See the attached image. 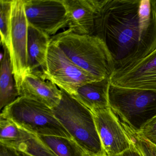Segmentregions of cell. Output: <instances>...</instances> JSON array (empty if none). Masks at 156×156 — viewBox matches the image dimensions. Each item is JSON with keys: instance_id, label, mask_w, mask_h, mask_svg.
<instances>
[{"instance_id": "3957f363", "label": "cell", "mask_w": 156, "mask_h": 156, "mask_svg": "<svg viewBox=\"0 0 156 156\" xmlns=\"http://www.w3.org/2000/svg\"><path fill=\"white\" fill-rule=\"evenodd\" d=\"M61 90V101L52 108L55 117L85 152L106 155L98 133L93 112L72 95Z\"/></svg>"}, {"instance_id": "ffe728a7", "label": "cell", "mask_w": 156, "mask_h": 156, "mask_svg": "<svg viewBox=\"0 0 156 156\" xmlns=\"http://www.w3.org/2000/svg\"><path fill=\"white\" fill-rule=\"evenodd\" d=\"M137 133L156 146V116L148 122Z\"/></svg>"}, {"instance_id": "ac0fdd59", "label": "cell", "mask_w": 156, "mask_h": 156, "mask_svg": "<svg viewBox=\"0 0 156 156\" xmlns=\"http://www.w3.org/2000/svg\"><path fill=\"white\" fill-rule=\"evenodd\" d=\"M12 0H0V30L1 43L10 48Z\"/></svg>"}, {"instance_id": "d6986e66", "label": "cell", "mask_w": 156, "mask_h": 156, "mask_svg": "<svg viewBox=\"0 0 156 156\" xmlns=\"http://www.w3.org/2000/svg\"><path fill=\"white\" fill-rule=\"evenodd\" d=\"M20 130V128L13 121L0 117V144H4L17 139Z\"/></svg>"}, {"instance_id": "8992f818", "label": "cell", "mask_w": 156, "mask_h": 156, "mask_svg": "<svg viewBox=\"0 0 156 156\" xmlns=\"http://www.w3.org/2000/svg\"><path fill=\"white\" fill-rule=\"evenodd\" d=\"M41 73L44 79L52 82L72 96L80 87L99 81L74 63L51 41L48 49L46 66Z\"/></svg>"}, {"instance_id": "cb8c5ba5", "label": "cell", "mask_w": 156, "mask_h": 156, "mask_svg": "<svg viewBox=\"0 0 156 156\" xmlns=\"http://www.w3.org/2000/svg\"><path fill=\"white\" fill-rule=\"evenodd\" d=\"M23 156H30L29 155H27V154H24V153H23Z\"/></svg>"}, {"instance_id": "7c38bea8", "label": "cell", "mask_w": 156, "mask_h": 156, "mask_svg": "<svg viewBox=\"0 0 156 156\" xmlns=\"http://www.w3.org/2000/svg\"><path fill=\"white\" fill-rule=\"evenodd\" d=\"M20 97H24L44 104L51 108L57 106L62 99L61 89L42 76L41 71L28 73L19 89Z\"/></svg>"}, {"instance_id": "7a4b0ae2", "label": "cell", "mask_w": 156, "mask_h": 156, "mask_svg": "<svg viewBox=\"0 0 156 156\" xmlns=\"http://www.w3.org/2000/svg\"><path fill=\"white\" fill-rule=\"evenodd\" d=\"M51 41L74 63L98 80L111 78L115 71L113 59L97 36L76 34L67 30L53 36Z\"/></svg>"}, {"instance_id": "6da1fadb", "label": "cell", "mask_w": 156, "mask_h": 156, "mask_svg": "<svg viewBox=\"0 0 156 156\" xmlns=\"http://www.w3.org/2000/svg\"><path fill=\"white\" fill-rule=\"evenodd\" d=\"M93 35L106 45L113 74L129 69L156 49V0H105Z\"/></svg>"}, {"instance_id": "277c9868", "label": "cell", "mask_w": 156, "mask_h": 156, "mask_svg": "<svg viewBox=\"0 0 156 156\" xmlns=\"http://www.w3.org/2000/svg\"><path fill=\"white\" fill-rule=\"evenodd\" d=\"M109 108L122 124L139 133L156 116V91L110 84Z\"/></svg>"}, {"instance_id": "7402d4cb", "label": "cell", "mask_w": 156, "mask_h": 156, "mask_svg": "<svg viewBox=\"0 0 156 156\" xmlns=\"http://www.w3.org/2000/svg\"><path fill=\"white\" fill-rule=\"evenodd\" d=\"M115 156H143L138 150L131 143L130 148L121 154Z\"/></svg>"}, {"instance_id": "2e32d148", "label": "cell", "mask_w": 156, "mask_h": 156, "mask_svg": "<svg viewBox=\"0 0 156 156\" xmlns=\"http://www.w3.org/2000/svg\"><path fill=\"white\" fill-rule=\"evenodd\" d=\"M20 129V134L17 139L2 145L30 156H57L38 136Z\"/></svg>"}, {"instance_id": "ba28073f", "label": "cell", "mask_w": 156, "mask_h": 156, "mask_svg": "<svg viewBox=\"0 0 156 156\" xmlns=\"http://www.w3.org/2000/svg\"><path fill=\"white\" fill-rule=\"evenodd\" d=\"M29 25L48 36L67 28V10L63 0H24Z\"/></svg>"}, {"instance_id": "5b68a950", "label": "cell", "mask_w": 156, "mask_h": 156, "mask_svg": "<svg viewBox=\"0 0 156 156\" xmlns=\"http://www.w3.org/2000/svg\"><path fill=\"white\" fill-rule=\"evenodd\" d=\"M0 117L37 136H55L72 139L54 114L52 109L33 99L20 97L2 110Z\"/></svg>"}, {"instance_id": "8fae6325", "label": "cell", "mask_w": 156, "mask_h": 156, "mask_svg": "<svg viewBox=\"0 0 156 156\" xmlns=\"http://www.w3.org/2000/svg\"><path fill=\"white\" fill-rule=\"evenodd\" d=\"M105 0H63L67 10V28L80 35H93L96 18Z\"/></svg>"}, {"instance_id": "4fadbf2b", "label": "cell", "mask_w": 156, "mask_h": 156, "mask_svg": "<svg viewBox=\"0 0 156 156\" xmlns=\"http://www.w3.org/2000/svg\"><path fill=\"white\" fill-rule=\"evenodd\" d=\"M110 78L87 83L78 88L73 96L92 112L109 108Z\"/></svg>"}, {"instance_id": "44dd1931", "label": "cell", "mask_w": 156, "mask_h": 156, "mask_svg": "<svg viewBox=\"0 0 156 156\" xmlns=\"http://www.w3.org/2000/svg\"><path fill=\"white\" fill-rule=\"evenodd\" d=\"M0 156H23V153L14 149L0 144Z\"/></svg>"}, {"instance_id": "30bf717a", "label": "cell", "mask_w": 156, "mask_h": 156, "mask_svg": "<svg viewBox=\"0 0 156 156\" xmlns=\"http://www.w3.org/2000/svg\"><path fill=\"white\" fill-rule=\"evenodd\" d=\"M110 82L121 87L156 91V49L129 69L113 74Z\"/></svg>"}, {"instance_id": "9a60e30c", "label": "cell", "mask_w": 156, "mask_h": 156, "mask_svg": "<svg viewBox=\"0 0 156 156\" xmlns=\"http://www.w3.org/2000/svg\"><path fill=\"white\" fill-rule=\"evenodd\" d=\"M2 45L3 54L1 61L0 72V108L1 110L20 97L9 51L5 44Z\"/></svg>"}, {"instance_id": "e0dca14e", "label": "cell", "mask_w": 156, "mask_h": 156, "mask_svg": "<svg viewBox=\"0 0 156 156\" xmlns=\"http://www.w3.org/2000/svg\"><path fill=\"white\" fill-rule=\"evenodd\" d=\"M57 156H83L85 151L73 139L55 136H38Z\"/></svg>"}, {"instance_id": "52a82bcc", "label": "cell", "mask_w": 156, "mask_h": 156, "mask_svg": "<svg viewBox=\"0 0 156 156\" xmlns=\"http://www.w3.org/2000/svg\"><path fill=\"white\" fill-rule=\"evenodd\" d=\"M28 27L29 24L24 10V0H12L10 43L9 50L18 90L28 73Z\"/></svg>"}, {"instance_id": "9c48e42d", "label": "cell", "mask_w": 156, "mask_h": 156, "mask_svg": "<svg viewBox=\"0 0 156 156\" xmlns=\"http://www.w3.org/2000/svg\"><path fill=\"white\" fill-rule=\"evenodd\" d=\"M93 113L98 133L107 156H116L130 148L131 141L121 121L110 108Z\"/></svg>"}, {"instance_id": "603a6c76", "label": "cell", "mask_w": 156, "mask_h": 156, "mask_svg": "<svg viewBox=\"0 0 156 156\" xmlns=\"http://www.w3.org/2000/svg\"><path fill=\"white\" fill-rule=\"evenodd\" d=\"M83 156H107L106 155H94V154H89V153H87V152H85L84 153Z\"/></svg>"}, {"instance_id": "5bb4252c", "label": "cell", "mask_w": 156, "mask_h": 156, "mask_svg": "<svg viewBox=\"0 0 156 156\" xmlns=\"http://www.w3.org/2000/svg\"><path fill=\"white\" fill-rule=\"evenodd\" d=\"M51 41L50 36L29 25L27 41L28 73L41 71L45 68Z\"/></svg>"}]
</instances>
